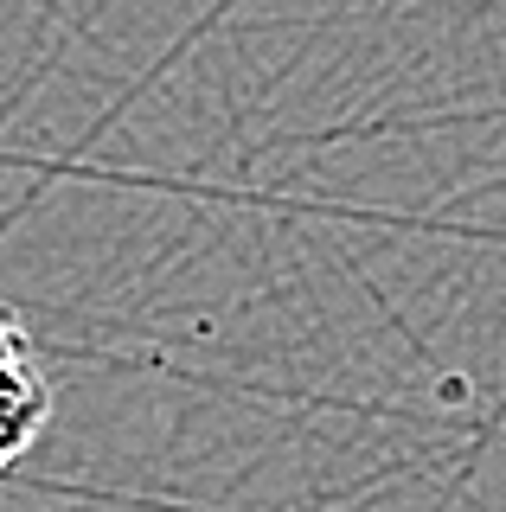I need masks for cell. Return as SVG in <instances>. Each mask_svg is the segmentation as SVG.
Segmentation results:
<instances>
[{
	"label": "cell",
	"instance_id": "cell-2",
	"mask_svg": "<svg viewBox=\"0 0 506 512\" xmlns=\"http://www.w3.org/2000/svg\"><path fill=\"white\" fill-rule=\"evenodd\" d=\"M13 359H33V340H26V327L7 314V301H0V365H13Z\"/></svg>",
	"mask_w": 506,
	"mask_h": 512
},
{
	"label": "cell",
	"instance_id": "cell-1",
	"mask_svg": "<svg viewBox=\"0 0 506 512\" xmlns=\"http://www.w3.org/2000/svg\"><path fill=\"white\" fill-rule=\"evenodd\" d=\"M45 423H52V378L39 372V359L0 365V474L33 455Z\"/></svg>",
	"mask_w": 506,
	"mask_h": 512
}]
</instances>
